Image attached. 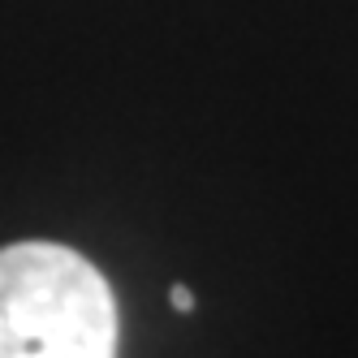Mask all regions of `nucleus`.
Returning a JSON list of instances; mask_svg holds the SVG:
<instances>
[{
  "instance_id": "2",
  "label": "nucleus",
  "mask_w": 358,
  "mask_h": 358,
  "mask_svg": "<svg viewBox=\"0 0 358 358\" xmlns=\"http://www.w3.org/2000/svg\"><path fill=\"white\" fill-rule=\"evenodd\" d=\"M169 302L177 306V311H194V294H190L186 285H173V289H169Z\"/></svg>"
},
{
  "instance_id": "1",
  "label": "nucleus",
  "mask_w": 358,
  "mask_h": 358,
  "mask_svg": "<svg viewBox=\"0 0 358 358\" xmlns=\"http://www.w3.org/2000/svg\"><path fill=\"white\" fill-rule=\"evenodd\" d=\"M117 298L87 255L0 246V358H117Z\"/></svg>"
}]
</instances>
